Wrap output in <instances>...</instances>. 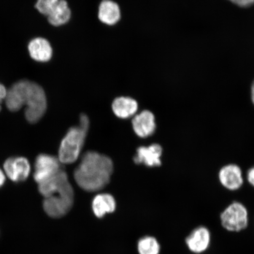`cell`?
<instances>
[{"label": "cell", "instance_id": "603a6c76", "mask_svg": "<svg viewBox=\"0 0 254 254\" xmlns=\"http://www.w3.org/2000/svg\"><path fill=\"white\" fill-rule=\"evenodd\" d=\"M252 100L254 105V81L253 82L252 86Z\"/></svg>", "mask_w": 254, "mask_h": 254}, {"label": "cell", "instance_id": "8fae6325", "mask_svg": "<svg viewBox=\"0 0 254 254\" xmlns=\"http://www.w3.org/2000/svg\"><path fill=\"white\" fill-rule=\"evenodd\" d=\"M132 127L135 134L141 138H147L156 129L155 116L148 110H144L133 119Z\"/></svg>", "mask_w": 254, "mask_h": 254}, {"label": "cell", "instance_id": "30bf717a", "mask_svg": "<svg viewBox=\"0 0 254 254\" xmlns=\"http://www.w3.org/2000/svg\"><path fill=\"white\" fill-rule=\"evenodd\" d=\"M211 242V234L207 228H196L186 238V243L193 253L201 254L208 249Z\"/></svg>", "mask_w": 254, "mask_h": 254}, {"label": "cell", "instance_id": "8992f818", "mask_svg": "<svg viewBox=\"0 0 254 254\" xmlns=\"http://www.w3.org/2000/svg\"><path fill=\"white\" fill-rule=\"evenodd\" d=\"M63 170L59 158L53 155H38L35 163L34 179L38 184L45 182Z\"/></svg>", "mask_w": 254, "mask_h": 254}, {"label": "cell", "instance_id": "3957f363", "mask_svg": "<svg viewBox=\"0 0 254 254\" xmlns=\"http://www.w3.org/2000/svg\"><path fill=\"white\" fill-rule=\"evenodd\" d=\"M25 116L28 122L34 124L42 118L47 107L45 91L36 82L25 80L23 94Z\"/></svg>", "mask_w": 254, "mask_h": 254}, {"label": "cell", "instance_id": "9c48e42d", "mask_svg": "<svg viewBox=\"0 0 254 254\" xmlns=\"http://www.w3.org/2000/svg\"><path fill=\"white\" fill-rule=\"evenodd\" d=\"M218 178L222 186L231 190L240 189L244 183L242 171L236 164H228L222 167Z\"/></svg>", "mask_w": 254, "mask_h": 254}, {"label": "cell", "instance_id": "6da1fadb", "mask_svg": "<svg viewBox=\"0 0 254 254\" xmlns=\"http://www.w3.org/2000/svg\"><path fill=\"white\" fill-rule=\"evenodd\" d=\"M113 169V161L109 157L88 151L82 155L80 164L75 170L74 179L82 190L98 191L109 184Z\"/></svg>", "mask_w": 254, "mask_h": 254}, {"label": "cell", "instance_id": "7402d4cb", "mask_svg": "<svg viewBox=\"0 0 254 254\" xmlns=\"http://www.w3.org/2000/svg\"><path fill=\"white\" fill-rule=\"evenodd\" d=\"M5 182V177L4 173H3V171L0 169V188L4 185V184Z\"/></svg>", "mask_w": 254, "mask_h": 254}, {"label": "cell", "instance_id": "2e32d148", "mask_svg": "<svg viewBox=\"0 0 254 254\" xmlns=\"http://www.w3.org/2000/svg\"><path fill=\"white\" fill-rule=\"evenodd\" d=\"M71 12L65 0H59L56 7L47 16L48 21L55 27L62 26L70 20Z\"/></svg>", "mask_w": 254, "mask_h": 254}, {"label": "cell", "instance_id": "5bb4252c", "mask_svg": "<svg viewBox=\"0 0 254 254\" xmlns=\"http://www.w3.org/2000/svg\"><path fill=\"white\" fill-rule=\"evenodd\" d=\"M112 109L119 118L129 119L137 111L138 103L132 98L120 97L114 100Z\"/></svg>", "mask_w": 254, "mask_h": 254}, {"label": "cell", "instance_id": "52a82bcc", "mask_svg": "<svg viewBox=\"0 0 254 254\" xmlns=\"http://www.w3.org/2000/svg\"><path fill=\"white\" fill-rule=\"evenodd\" d=\"M5 174L14 182H21L27 180L31 171L30 164L27 159L22 157H11L4 164Z\"/></svg>", "mask_w": 254, "mask_h": 254}, {"label": "cell", "instance_id": "e0dca14e", "mask_svg": "<svg viewBox=\"0 0 254 254\" xmlns=\"http://www.w3.org/2000/svg\"><path fill=\"white\" fill-rule=\"evenodd\" d=\"M138 250L139 254H159L160 245L152 237H145L139 241Z\"/></svg>", "mask_w": 254, "mask_h": 254}, {"label": "cell", "instance_id": "cb8c5ba5", "mask_svg": "<svg viewBox=\"0 0 254 254\" xmlns=\"http://www.w3.org/2000/svg\"><path fill=\"white\" fill-rule=\"evenodd\" d=\"M1 106H0V111H1Z\"/></svg>", "mask_w": 254, "mask_h": 254}, {"label": "cell", "instance_id": "44dd1931", "mask_svg": "<svg viewBox=\"0 0 254 254\" xmlns=\"http://www.w3.org/2000/svg\"><path fill=\"white\" fill-rule=\"evenodd\" d=\"M7 93V90H6V88L4 85L0 84V104H1L2 100H5Z\"/></svg>", "mask_w": 254, "mask_h": 254}, {"label": "cell", "instance_id": "4fadbf2b", "mask_svg": "<svg viewBox=\"0 0 254 254\" xmlns=\"http://www.w3.org/2000/svg\"><path fill=\"white\" fill-rule=\"evenodd\" d=\"M121 11L119 5L111 0H103L98 9V18L103 23L109 25H115L120 20Z\"/></svg>", "mask_w": 254, "mask_h": 254}, {"label": "cell", "instance_id": "d6986e66", "mask_svg": "<svg viewBox=\"0 0 254 254\" xmlns=\"http://www.w3.org/2000/svg\"><path fill=\"white\" fill-rule=\"evenodd\" d=\"M241 7H249L254 4V0H229Z\"/></svg>", "mask_w": 254, "mask_h": 254}, {"label": "cell", "instance_id": "5b68a950", "mask_svg": "<svg viewBox=\"0 0 254 254\" xmlns=\"http://www.w3.org/2000/svg\"><path fill=\"white\" fill-rule=\"evenodd\" d=\"M222 226L231 232L246 229L249 224V213L242 203L234 202L225 208L220 216Z\"/></svg>", "mask_w": 254, "mask_h": 254}, {"label": "cell", "instance_id": "7a4b0ae2", "mask_svg": "<svg viewBox=\"0 0 254 254\" xmlns=\"http://www.w3.org/2000/svg\"><path fill=\"white\" fill-rule=\"evenodd\" d=\"M89 127L88 117L82 114L79 125L69 129L59 148V159L62 164H71L77 160L83 147Z\"/></svg>", "mask_w": 254, "mask_h": 254}, {"label": "cell", "instance_id": "277c9868", "mask_svg": "<svg viewBox=\"0 0 254 254\" xmlns=\"http://www.w3.org/2000/svg\"><path fill=\"white\" fill-rule=\"evenodd\" d=\"M74 199V190L67 180L57 188L52 195L44 199L43 208L50 217L61 218L71 210Z\"/></svg>", "mask_w": 254, "mask_h": 254}, {"label": "cell", "instance_id": "ac0fdd59", "mask_svg": "<svg viewBox=\"0 0 254 254\" xmlns=\"http://www.w3.org/2000/svg\"><path fill=\"white\" fill-rule=\"evenodd\" d=\"M59 0H37L35 7L41 14L48 16L56 7Z\"/></svg>", "mask_w": 254, "mask_h": 254}, {"label": "cell", "instance_id": "9a60e30c", "mask_svg": "<svg viewBox=\"0 0 254 254\" xmlns=\"http://www.w3.org/2000/svg\"><path fill=\"white\" fill-rule=\"evenodd\" d=\"M92 208L94 214L98 218H102L107 213L115 211L116 202L113 196L109 193H101L95 196Z\"/></svg>", "mask_w": 254, "mask_h": 254}, {"label": "cell", "instance_id": "ffe728a7", "mask_svg": "<svg viewBox=\"0 0 254 254\" xmlns=\"http://www.w3.org/2000/svg\"><path fill=\"white\" fill-rule=\"evenodd\" d=\"M247 178L248 182L254 187V167L248 171Z\"/></svg>", "mask_w": 254, "mask_h": 254}, {"label": "cell", "instance_id": "ba28073f", "mask_svg": "<svg viewBox=\"0 0 254 254\" xmlns=\"http://www.w3.org/2000/svg\"><path fill=\"white\" fill-rule=\"evenodd\" d=\"M163 148L160 145L153 144L148 147L141 146L136 150V154L133 158L136 164H144L148 167H160Z\"/></svg>", "mask_w": 254, "mask_h": 254}, {"label": "cell", "instance_id": "7c38bea8", "mask_svg": "<svg viewBox=\"0 0 254 254\" xmlns=\"http://www.w3.org/2000/svg\"><path fill=\"white\" fill-rule=\"evenodd\" d=\"M28 52L35 61L45 63L52 58L53 49L49 41L44 38L32 40L28 46Z\"/></svg>", "mask_w": 254, "mask_h": 254}]
</instances>
